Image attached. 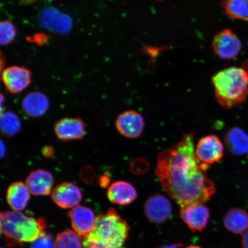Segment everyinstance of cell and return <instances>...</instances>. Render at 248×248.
<instances>
[{"instance_id": "cell-1", "label": "cell", "mask_w": 248, "mask_h": 248, "mask_svg": "<svg viewBox=\"0 0 248 248\" xmlns=\"http://www.w3.org/2000/svg\"><path fill=\"white\" fill-rule=\"evenodd\" d=\"M195 151L191 131L158 155L155 173L164 190L180 207L206 203L216 193L215 184L206 176L209 164L200 162Z\"/></svg>"}, {"instance_id": "cell-2", "label": "cell", "mask_w": 248, "mask_h": 248, "mask_svg": "<svg viewBox=\"0 0 248 248\" xmlns=\"http://www.w3.org/2000/svg\"><path fill=\"white\" fill-rule=\"evenodd\" d=\"M129 226L116 210L96 217L92 231L82 238L83 248H124L128 237Z\"/></svg>"}, {"instance_id": "cell-3", "label": "cell", "mask_w": 248, "mask_h": 248, "mask_svg": "<svg viewBox=\"0 0 248 248\" xmlns=\"http://www.w3.org/2000/svg\"><path fill=\"white\" fill-rule=\"evenodd\" d=\"M46 220L34 218L21 212L1 213V232L8 246L33 243L45 234Z\"/></svg>"}, {"instance_id": "cell-4", "label": "cell", "mask_w": 248, "mask_h": 248, "mask_svg": "<svg viewBox=\"0 0 248 248\" xmlns=\"http://www.w3.org/2000/svg\"><path fill=\"white\" fill-rule=\"evenodd\" d=\"M216 97L225 108L237 106L248 96V74L243 67H231L212 78Z\"/></svg>"}, {"instance_id": "cell-5", "label": "cell", "mask_w": 248, "mask_h": 248, "mask_svg": "<svg viewBox=\"0 0 248 248\" xmlns=\"http://www.w3.org/2000/svg\"><path fill=\"white\" fill-rule=\"evenodd\" d=\"M215 54L223 60H231L240 54L241 40L231 30L224 29L217 33L212 42Z\"/></svg>"}, {"instance_id": "cell-6", "label": "cell", "mask_w": 248, "mask_h": 248, "mask_svg": "<svg viewBox=\"0 0 248 248\" xmlns=\"http://www.w3.org/2000/svg\"><path fill=\"white\" fill-rule=\"evenodd\" d=\"M180 217L191 232H202L206 227L210 211L204 203H193L181 207Z\"/></svg>"}, {"instance_id": "cell-7", "label": "cell", "mask_w": 248, "mask_h": 248, "mask_svg": "<svg viewBox=\"0 0 248 248\" xmlns=\"http://www.w3.org/2000/svg\"><path fill=\"white\" fill-rule=\"evenodd\" d=\"M195 154L200 162L210 165L222 159L224 156V145L218 136H204L198 141Z\"/></svg>"}, {"instance_id": "cell-8", "label": "cell", "mask_w": 248, "mask_h": 248, "mask_svg": "<svg viewBox=\"0 0 248 248\" xmlns=\"http://www.w3.org/2000/svg\"><path fill=\"white\" fill-rule=\"evenodd\" d=\"M144 212L149 221L155 224H162L171 216L172 204L163 195L155 194L145 201Z\"/></svg>"}, {"instance_id": "cell-9", "label": "cell", "mask_w": 248, "mask_h": 248, "mask_svg": "<svg viewBox=\"0 0 248 248\" xmlns=\"http://www.w3.org/2000/svg\"><path fill=\"white\" fill-rule=\"evenodd\" d=\"M145 123L141 114L135 110H127L117 118L116 129L121 135L129 139L138 138L142 134Z\"/></svg>"}, {"instance_id": "cell-10", "label": "cell", "mask_w": 248, "mask_h": 248, "mask_svg": "<svg viewBox=\"0 0 248 248\" xmlns=\"http://www.w3.org/2000/svg\"><path fill=\"white\" fill-rule=\"evenodd\" d=\"M51 198L61 208L73 209L82 201V194L79 188L72 183L63 182L52 190Z\"/></svg>"}, {"instance_id": "cell-11", "label": "cell", "mask_w": 248, "mask_h": 248, "mask_svg": "<svg viewBox=\"0 0 248 248\" xmlns=\"http://www.w3.org/2000/svg\"><path fill=\"white\" fill-rule=\"evenodd\" d=\"M1 80L9 92L17 94L24 91L30 85L31 73L22 67H9L2 71Z\"/></svg>"}, {"instance_id": "cell-12", "label": "cell", "mask_w": 248, "mask_h": 248, "mask_svg": "<svg viewBox=\"0 0 248 248\" xmlns=\"http://www.w3.org/2000/svg\"><path fill=\"white\" fill-rule=\"evenodd\" d=\"M86 126L80 118L65 117L55 123L54 131L61 141H67L82 139L85 135Z\"/></svg>"}, {"instance_id": "cell-13", "label": "cell", "mask_w": 248, "mask_h": 248, "mask_svg": "<svg viewBox=\"0 0 248 248\" xmlns=\"http://www.w3.org/2000/svg\"><path fill=\"white\" fill-rule=\"evenodd\" d=\"M74 232L82 238L85 237L94 227L96 217L89 207L78 205L68 213Z\"/></svg>"}, {"instance_id": "cell-14", "label": "cell", "mask_w": 248, "mask_h": 248, "mask_svg": "<svg viewBox=\"0 0 248 248\" xmlns=\"http://www.w3.org/2000/svg\"><path fill=\"white\" fill-rule=\"evenodd\" d=\"M54 184L53 175L45 170H34L28 176L26 181L31 194L36 196H46L52 193Z\"/></svg>"}, {"instance_id": "cell-15", "label": "cell", "mask_w": 248, "mask_h": 248, "mask_svg": "<svg viewBox=\"0 0 248 248\" xmlns=\"http://www.w3.org/2000/svg\"><path fill=\"white\" fill-rule=\"evenodd\" d=\"M107 197L110 202L120 206L128 205L138 198L135 187L126 181H117L108 189Z\"/></svg>"}, {"instance_id": "cell-16", "label": "cell", "mask_w": 248, "mask_h": 248, "mask_svg": "<svg viewBox=\"0 0 248 248\" xmlns=\"http://www.w3.org/2000/svg\"><path fill=\"white\" fill-rule=\"evenodd\" d=\"M31 192L26 184L16 182L9 186L6 200L8 205L15 212H21L26 209L30 200Z\"/></svg>"}, {"instance_id": "cell-17", "label": "cell", "mask_w": 248, "mask_h": 248, "mask_svg": "<svg viewBox=\"0 0 248 248\" xmlns=\"http://www.w3.org/2000/svg\"><path fill=\"white\" fill-rule=\"evenodd\" d=\"M47 97L42 93H29L24 97L22 108L24 113L30 117L38 118L45 115L49 108Z\"/></svg>"}, {"instance_id": "cell-18", "label": "cell", "mask_w": 248, "mask_h": 248, "mask_svg": "<svg viewBox=\"0 0 248 248\" xmlns=\"http://www.w3.org/2000/svg\"><path fill=\"white\" fill-rule=\"evenodd\" d=\"M224 224L232 233L243 234L248 229V213L243 209L232 207L226 213Z\"/></svg>"}, {"instance_id": "cell-19", "label": "cell", "mask_w": 248, "mask_h": 248, "mask_svg": "<svg viewBox=\"0 0 248 248\" xmlns=\"http://www.w3.org/2000/svg\"><path fill=\"white\" fill-rule=\"evenodd\" d=\"M226 147L235 155L246 154L248 152V135L241 128H232L225 136Z\"/></svg>"}, {"instance_id": "cell-20", "label": "cell", "mask_w": 248, "mask_h": 248, "mask_svg": "<svg viewBox=\"0 0 248 248\" xmlns=\"http://www.w3.org/2000/svg\"><path fill=\"white\" fill-rule=\"evenodd\" d=\"M222 7L229 17L248 21V0H224Z\"/></svg>"}, {"instance_id": "cell-21", "label": "cell", "mask_w": 248, "mask_h": 248, "mask_svg": "<svg viewBox=\"0 0 248 248\" xmlns=\"http://www.w3.org/2000/svg\"><path fill=\"white\" fill-rule=\"evenodd\" d=\"M21 126L20 120L16 114L11 111L1 114V128L5 136L10 137L17 134Z\"/></svg>"}, {"instance_id": "cell-22", "label": "cell", "mask_w": 248, "mask_h": 248, "mask_svg": "<svg viewBox=\"0 0 248 248\" xmlns=\"http://www.w3.org/2000/svg\"><path fill=\"white\" fill-rule=\"evenodd\" d=\"M55 248H83L81 241L75 232L66 231L58 234L54 242Z\"/></svg>"}, {"instance_id": "cell-23", "label": "cell", "mask_w": 248, "mask_h": 248, "mask_svg": "<svg viewBox=\"0 0 248 248\" xmlns=\"http://www.w3.org/2000/svg\"><path fill=\"white\" fill-rule=\"evenodd\" d=\"M17 31L13 23L3 21L0 23V43L2 46L10 44L16 35Z\"/></svg>"}, {"instance_id": "cell-24", "label": "cell", "mask_w": 248, "mask_h": 248, "mask_svg": "<svg viewBox=\"0 0 248 248\" xmlns=\"http://www.w3.org/2000/svg\"><path fill=\"white\" fill-rule=\"evenodd\" d=\"M31 248H55V246L50 235L45 234L34 241Z\"/></svg>"}, {"instance_id": "cell-25", "label": "cell", "mask_w": 248, "mask_h": 248, "mask_svg": "<svg viewBox=\"0 0 248 248\" xmlns=\"http://www.w3.org/2000/svg\"><path fill=\"white\" fill-rule=\"evenodd\" d=\"M110 178L107 173H104L103 175L100 176L99 179V183L102 187H107L108 184H110Z\"/></svg>"}, {"instance_id": "cell-26", "label": "cell", "mask_w": 248, "mask_h": 248, "mask_svg": "<svg viewBox=\"0 0 248 248\" xmlns=\"http://www.w3.org/2000/svg\"><path fill=\"white\" fill-rule=\"evenodd\" d=\"M42 154L46 157H51L54 154V149L50 146H46L43 148Z\"/></svg>"}, {"instance_id": "cell-27", "label": "cell", "mask_w": 248, "mask_h": 248, "mask_svg": "<svg viewBox=\"0 0 248 248\" xmlns=\"http://www.w3.org/2000/svg\"><path fill=\"white\" fill-rule=\"evenodd\" d=\"M241 245L243 248H248V229L242 234Z\"/></svg>"}, {"instance_id": "cell-28", "label": "cell", "mask_w": 248, "mask_h": 248, "mask_svg": "<svg viewBox=\"0 0 248 248\" xmlns=\"http://www.w3.org/2000/svg\"><path fill=\"white\" fill-rule=\"evenodd\" d=\"M184 246V244L182 243H177L171 244L166 245L162 247H160L157 248H182Z\"/></svg>"}, {"instance_id": "cell-29", "label": "cell", "mask_w": 248, "mask_h": 248, "mask_svg": "<svg viewBox=\"0 0 248 248\" xmlns=\"http://www.w3.org/2000/svg\"><path fill=\"white\" fill-rule=\"evenodd\" d=\"M20 1L24 3V4H33L34 2H35L37 0H20Z\"/></svg>"}, {"instance_id": "cell-30", "label": "cell", "mask_w": 248, "mask_h": 248, "mask_svg": "<svg viewBox=\"0 0 248 248\" xmlns=\"http://www.w3.org/2000/svg\"><path fill=\"white\" fill-rule=\"evenodd\" d=\"M243 68L248 74V60L244 62Z\"/></svg>"}, {"instance_id": "cell-31", "label": "cell", "mask_w": 248, "mask_h": 248, "mask_svg": "<svg viewBox=\"0 0 248 248\" xmlns=\"http://www.w3.org/2000/svg\"><path fill=\"white\" fill-rule=\"evenodd\" d=\"M186 248H202L201 247L198 246H190Z\"/></svg>"}, {"instance_id": "cell-32", "label": "cell", "mask_w": 248, "mask_h": 248, "mask_svg": "<svg viewBox=\"0 0 248 248\" xmlns=\"http://www.w3.org/2000/svg\"><path fill=\"white\" fill-rule=\"evenodd\" d=\"M157 1H162V0H157Z\"/></svg>"}, {"instance_id": "cell-33", "label": "cell", "mask_w": 248, "mask_h": 248, "mask_svg": "<svg viewBox=\"0 0 248 248\" xmlns=\"http://www.w3.org/2000/svg\"></svg>"}]
</instances>
